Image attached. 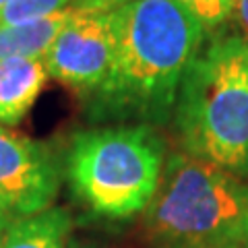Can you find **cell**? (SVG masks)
Instances as JSON below:
<instances>
[{
  "mask_svg": "<svg viewBox=\"0 0 248 248\" xmlns=\"http://www.w3.org/2000/svg\"><path fill=\"white\" fill-rule=\"evenodd\" d=\"M186 153L248 178V42L219 33L203 42L174 108Z\"/></svg>",
  "mask_w": 248,
  "mask_h": 248,
  "instance_id": "2",
  "label": "cell"
},
{
  "mask_svg": "<svg viewBox=\"0 0 248 248\" xmlns=\"http://www.w3.org/2000/svg\"><path fill=\"white\" fill-rule=\"evenodd\" d=\"M116 56L110 79L89 99L91 116L164 126L205 42V27L176 0H116Z\"/></svg>",
  "mask_w": 248,
  "mask_h": 248,
  "instance_id": "1",
  "label": "cell"
},
{
  "mask_svg": "<svg viewBox=\"0 0 248 248\" xmlns=\"http://www.w3.org/2000/svg\"><path fill=\"white\" fill-rule=\"evenodd\" d=\"M73 217L64 207L15 217L0 248H68Z\"/></svg>",
  "mask_w": 248,
  "mask_h": 248,
  "instance_id": "8",
  "label": "cell"
},
{
  "mask_svg": "<svg viewBox=\"0 0 248 248\" xmlns=\"http://www.w3.org/2000/svg\"><path fill=\"white\" fill-rule=\"evenodd\" d=\"M73 9L75 4L71 9L33 23L0 27V62L9 58H44L54 37L73 15Z\"/></svg>",
  "mask_w": 248,
  "mask_h": 248,
  "instance_id": "9",
  "label": "cell"
},
{
  "mask_svg": "<svg viewBox=\"0 0 248 248\" xmlns=\"http://www.w3.org/2000/svg\"><path fill=\"white\" fill-rule=\"evenodd\" d=\"M64 170L48 145L0 124V199L15 217L54 207Z\"/></svg>",
  "mask_w": 248,
  "mask_h": 248,
  "instance_id": "6",
  "label": "cell"
},
{
  "mask_svg": "<svg viewBox=\"0 0 248 248\" xmlns=\"http://www.w3.org/2000/svg\"><path fill=\"white\" fill-rule=\"evenodd\" d=\"M232 19L236 23V33L248 42V0H236Z\"/></svg>",
  "mask_w": 248,
  "mask_h": 248,
  "instance_id": "12",
  "label": "cell"
},
{
  "mask_svg": "<svg viewBox=\"0 0 248 248\" xmlns=\"http://www.w3.org/2000/svg\"><path fill=\"white\" fill-rule=\"evenodd\" d=\"M68 248H99V246H89V244H81V242H73Z\"/></svg>",
  "mask_w": 248,
  "mask_h": 248,
  "instance_id": "14",
  "label": "cell"
},
{
  "mask_svg": "<svg viewBox=\"0 0 248 248\" xmlns=\"http://www.w3.org/2000/svg\"><path fill=\"white\" fill-rule=\"evenodd\" d=\"M145 230L172 248L248 244V184L207 159L174 153L145 209Z\"/></svg>",
  "mask_w": 248,
  "mask_h": 248,
  "instance_id": "3",
  "label": "cell"
},
{
  "mask_svg": "<svg viewBox=\"0 0 248 248\" xmlns=\"http://www.w3.org/2000/svg\"><path fill=\"white\" fill-rule=\"evenodd\" d=\"M176 2L184 6L205 27V31H209L221 27L232 19L236 0H176Z\"/></svg>",
  "mask_w": 248,
  "mask_h": 248,
  "instance_id": "11",
  "label": "cell"
},
{
  "mask_svg": "<svg viewBox=\"0 0 248 248\" xmlns=\"http://www.w3.org/2000/svg\"><path fill=\"white\" fill-rule=\"evenodd\" d=\"M48 71L44 58H9L0 62V124H19L42 93Z\"/></svg>",
  "mask_w": 248,
  "mask_h": 248,
  "instance_id": "7",
  "label": "cell"
},
{
  "mask_svg": "<svg viewBox=\"0 0 248 248\" xmlns=\"http://www.w3.org/2000/svg\"><path fill=\"white\" fill-rule=\"evenodd\" d=\"M13 219H15L13 211H11L9 207H6L4 201L0 199V242H2V238H4V234H6V230H9V226L13 223Z\"/></svg>",
  "mask_w": 248,
  "mask_h": 248,
  "instance_id": "13",
  "label": "cell"
},
{
  "mask_svg": "<svg viewBox=\"0 0 248 248\" xmlns=\"http://www.w3.org/2000/svg\"><path fill=\"white\" fill-rule=\"evenodd\" d=\"M75 2L77 0H9L4 9L0 11V27L40 21L50 15L71 9Z\"/></svg>",
  "mask_w": 248,
  "mask_h": 248,
  "instance_id": "10",
  "label": "cell"
},
{
  "mask_svg": "<svg viewBox=\"0 0 248 248\" xmlns=\"http://www.w3.org/2000/svg\"><path fill=\"white\" fill-rule=\"evenodd\" d=\"M110 0H77L44 56L48 77L91 99L110 79L116 33Z\"/></svg>",
  "mask_w": 248,
  "mask_h": 248,
  "instance_id": "5",
  "label": "cell"
},
{
  "mask_svg": "<svg viewBox=\"0 0 248 248\" xmlns=\"http://www.w3.org/2000/svg\"><path fill=\"white\" fill-rule=\"evenodd\" d=\"M6 2H9V0H0V11H2L4 6H6Z\"/></svg>",
  "mask_w": 248,
  "mask_h": 248,
  "instance_id": "15",
  "label": "cell"
},
{
  "mask_svg": "<svg viewBox=\"0 0 248 248\" xmlns=\"http://www.w3.org/2000/svg\"><path fill=\"white\" fill-rule=\"evenodd\" d=\"M166 147L153 126L116 124L81 130L64 159V178L93 215L130 219L159 188Z\"/></svg>",
  "mask_w": 248,
  "mask_h": 248,
  "instance_id": "4",
  "label": "cell"
}]
</instances>
